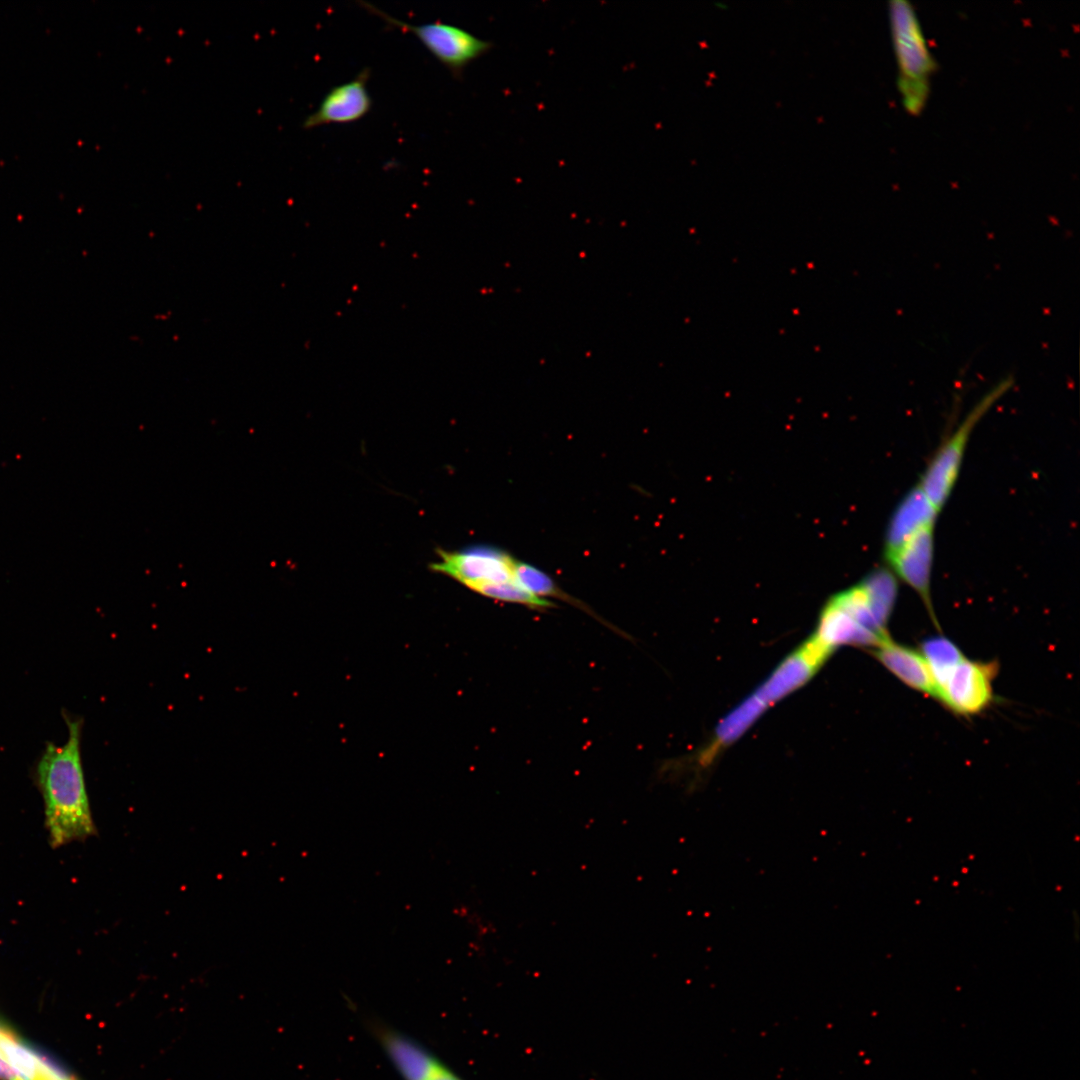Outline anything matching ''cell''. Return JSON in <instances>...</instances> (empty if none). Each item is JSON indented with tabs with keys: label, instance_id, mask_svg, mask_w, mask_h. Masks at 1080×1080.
Instances as JSON below:
<instances>
[{
	"label": "cell",
	"instance_id": "obj_1",
	"mask_svg": "<svg viewBox=\"0 0 1080 1080\" xmlns=\"http://www.w3.org/2000/svg\"><path fill=\"white\" fill-rule=\"evenodd\" d=\"M63 717L68 729L66 742H47L33 770L44 802L49 844L54 849L97 833L81 759L83 720L67 713Z\"/></svg>",
	"mask_w": 1080,
	"mask_h": 1080
},
{
	"label": "cell",
	"instance_id": "obj_2",
	"mask_svg": "<svg viewBox=\"0 0 1080 1080\" xmlns=\"http://www.w3.org/2000/svg\"><path fill=\"white\" fill-rule=\"evenodd\" d=\"M938 514L916 485L896 507L888 524L884 548L888 570L918 594L937 628L931 597V572Z\"/></svg>",
	"mask_w": 1080,
	"mask_h": 1080
},
{
	"label": "cell",
	"instance_id": "obj_3",
	"mask_svg": "<svg viewBox=\"0 0 1080 1080\" xmlns=\"http://www.w3.org/2000/svg\"><path fill=\"white\" fill-rule=\"evenodd\" d=\"M889 15L899 70L898 87L905 109L915 115L927 101L935 62L911 4L905 0L891 1Z\"/></svg>",
	"mask_w": 1080,
	"mask_h": 1080
},
{
	"label": "cell",
	"instance_id": "obj_4",
	"mask_svg": "<svg viewBox=\"0 0 1080 1080\" xmlns=\"http://www.w3.org/2000/svg\"><path fill=\"white\" fill-rule=\"evenodd\" d=\"M1011 377L994 385L969 411L966 417L944 440L929 461L917 484L940 512L950 497L958 479L962 460L973 429L990 408L1013 386Z\"/></svg>",
	"mask_w": 1080,
	"mask_h": 1080
},
{
	"label": "cell",
	"instance_id": "obj_5",
	"mask_svg": "<svg viewBox=\"0 0 1080 1080\" xmlns=\"http://www.w3.org/2000/svg\"><path fill=\"white\" fill-rule=\"evenodd\" d=\"M358 3L389 27L414 35L455 79L461 78L464 69L492 47L490 42L455 25L442 21L412 25L390 16L368 2Z\"/></svg>",
	"mask_w": 1080,
	"mask_h": 1080
},
{
	"label": "cell",
	"instance_id": "obj_6",
	"mask_svg": "<svg viewBox=\"0 0 1080 1080\" xmlns=\"http://www.w3.org/2000/svg\"><path fill=\"white\" fill-rule=\"evenodd\" d=\"M998 665L966 657L938 688L937 698L952 712L970 716L985 710L993 700V680Z\"/></svg>",
	"mask_w": 1080,
	"mask_h": 1080
},
{
	"label": "cell",
	"instance_id": "obj_7",
	"mask_svg": "<svg viewBox=\"0 0 1080 1080\" xmlns=\"http://www.w3.org/2000/svg\"><path fill=\"white\" fill-rule=\"evenodd\" d=\"M434 571L446 574L467 587L480 583L515 581V561L508 553L489 546H474L460 551H438Z\"/></svg>",
	"mask_w": 1080,
	"mask_h": 1080
},
{
	"label": "cell",
	"instance_id": "obj_8",
	"mask_svg": "<svg viewBox=\"0 0 1080 1080\" xmlns=\"http://www.w3.org/2000/svg\"><path fill=\"white\" fill-rule=\"evenodd\" d=\"M370 1024L371 1032L403 1080H463L416 1040L381 1023Z\"/></svg>",
	"mask_w": 1080,
	"mask_h": 1080
},
{
	"label": "cell",
	"instance_id": "obj_9",
	"mask_svg": "<svg viewBox=\"0 0 1080 1080\" xmlns=\"http://www.w3.org/2000/svg\"><path fill=\"white\" fill-rule=\"evenodd\" d=\"M369 68L361 70L353 79L332 87L322 98L317 109L306 116L303 129H314L330 124H349L365 117L372 108V98L367 88Z\"/></svg>",
	"mask_w": 1080,
	"mask_h": 1080
},
{
	"label": "cell",
	"instance_id": "obj_10",
	"mask_svg": "<svg viewBox=\"0 0 1080 1080\" xmlns=\"http://www.w3.org/2000/svg\"><path fill=\"white\" fill-rule=\"evenodd\" d=\"M872 654L904 684L918 692L936 698V685L930 668L920 650L895 643L889 637L873 648Z\"/></svg>",
	"mask_w": 1080,
	"mask_h": 1080
},
{
	"label": "cell",
	"instance_id": "obj_11",
	"mask_svg": "<svg viewBox=\"0 0 1080 1080\" xmlns=\"http://www.w3.org/2000/svg\"><path fill=\"white\" fill-rule=\"evenodd\" d=\"M920 652L930 668L937 691L965 658L959 647L944 636L928 638L922 643Z\"/></svg>",
	"mask_w": 1080,
	"mask_h": 1080
},
{
	"label": "cell",
	"instance_id": "obj_12",
	"mask_svg": "<svg viewBox=\"0 0 1080 1080\" xmlns=\"http://www.w3.org/2000/svg\"><path fill=\"white\" fill-rule=\"evenodd\" d=\"M0 1057L16 1071L20 1080H40L44 1063L6 1028L0 1038Z\"/></svg>",
	"mask_w": 1080,
	"mask_h": 1080
},
{
	"label": "cell",
	"instance_id": "obj_13",
	"mask_svg": "<svg viewBox=\"0 0 1080 1080\" xmlns=\"http://www.w3.org/2000/svg\"><path fill=\"white\" fill-rule=\"evenodd\" d=\"M470 589L495 600L517 603L532 609L545 610L554 606L549 600L530 593L516 581L480 583Z\"/></svg>",
	"mask_w": 1080,
	"mask_h": 1080
},
{
	"label": "cell",
	"instance_id": "obj_14",
	"mask_svg": "<svg viewBox=\"0 0 1080 1080\" xmlns=\"http://www.w3.org/2000/svg\"><path fill=\"white\" fill-rule=\"evenodd\" d=\"M514 579L521 587L538 597H557L561 600L569 601L574 605L580 607L584 606L583 604H579L578 601L571 598L565 592H562L548 575L530 564L516 560Z\"/></svg>",
	"mask_w": 1080,
	"mask_h": 1080
},
{
	"label": "cell",
	"instance_id": "obj_15",
	"mask_svg": "<svg viewBox=\"0 0 1080 1080\" xmlns=\"http://www.w3.org/2000/svg\"><path fill=\"white\" fill-rule=\"evenodd\" d=\"M0 1080H20L16 1071L0 1057Z\"/></svg>",
	"mask_w": 1080,
	"mask_h": 1080
},
{
	"label": "cell",
	"instance_id": "obj_16",
	"mask_svg": "<svg viewBox=\"0 0 1080 1080\" xmlns=\"http://www.w3.org/2000/svg\"><path fill=\"white\" fill-rule=\"evenodd\" d=\"M4 1029H5L4 1027H1V1026H0V1038H1V1034H2V1032H3V1030H4Z\"/></svg>",
	"mask_w": 1080,
	"mask_h": 1080
}]
</instances>
